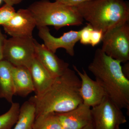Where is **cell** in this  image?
<instances>
[{
  "mask_svg": "<svg viewBox=\"0 0 129 129\" xmlns=\"http://www.w3.org/2000/svg\"><path fill=\"white\" fill-rule=\"evenodd\" d=\"M104 33L101 30L93 29L91 32L90 45L94 47L102 40Z\"/></svg>",
  "mask_w": 129,
  "mask_h": 129,
  "instance_id": "obj_21",
  "label": "cell"
},
{
  "mask_svg": "<svg viewBox=\"0 0 129 129\" xmlns=\"http://www.w3.org/2000/svg\"><path fill=\"white\" fill-rule=\"evenodd\" d=\"M122 70L125 77L129 79V63L127 62L122 67Z\"/></svg>",
  "mask_w": 129,
  "mask_h": 129,
  "instance_id": "obj_24",
  "label": "cell"
},
{
  "mask_svg": "<svg viewBox=\"0 0 129 129\" xmlns=\"http://www.w3.org/2000/svg\"><path fill=\"white\" fill-rule=\"evenodd\" d=\"M73 68L80 79V92L83 103L90 107L97 106L106 96L104 90L96 81L90 78L84 70L81 73L75 65H73Z\"/></svg>",
  "mask_w": 129,
  "mask_h": 129,
  "instance_id": "obj_10",
  "label": "cell"
},
{
  "mask_svg": "<svg viewBox=\"0 0 129 129\" xmlns=\"http://www.w3.org/2000/svg\"><path fill=\"white\" fill-rule=\"evenodd\" d=\"M102 50L121 63L129 60L128 22L118 24L103 34Z\"/></svg>",
  "mask_w": 129,
  "mask_h": 129,
  "instance_id": "obj_5",
  "label": "cell"
},
{
  "mask_svg": "<svg viewBox=\"0 0 129 129\" xmlns=\"http://www.w3.org/2000/svg\"><path fill=\"white\" fill-rule=\"evenodd\" d=\"M93 29L103 33L129 21L128 3L124 0H92L75 7Z\"/></svg>",
  "mask_w": 129,
  "mask_h": 129,
  "instance_id": "obj_3",
  "label": "cell"
},
{
  "mask_svg": "<svg viewBox=\"0 0 129 129\" xmlns=\"http://www.w3.org/2000/svg\"><path fill=\"white\" fill-rule=\"evenodd\" d=\"M38 29L39 36L44 41V45L48 50L55 53L57 49L62 48L66 50L69 55H74V47L80 40L81 30H71L64 33L60 37H56L52 35L47 26Z\"/></svg>",
  "mask_w": 129,
  "mask_h": 129,
  "instance_id": "obj_8",
  "label": "cell"
},
{
  "mask_svg": "<svg viewBox=\"0 0 129 129\" xmlns=\"http://www.w3.org/2000/svg\"><path fill=\"white\" fill-rule=\"evenodd\" d=\"M35 56L52 77L61 75L69 68V64L59 58L44 44L35 42Z\"/></svg>",
  "mask_w": 129,
  "mask_h": 129,
  "instance_id": "obj_11",
  "label": "cell"
},
{
  "mask_svg": "<svg viewBox=\"0 0 129 129\" xmlns=\"http://www.w3.org/2000/svg\"><path fill=\"white\" fill-rule=\"evenodd\" d=\"M3 1L5 2L6 4L13 6L14 5L20 4L24 0H3Z\"/></svg>",
  "mask_w": 129,
  "mask_h": 129,
  "instance_id": "obj_25",
  "label": "cell"
},
{
  "mask_svg": "<svg viewBox=\"0 0 129 129\" xmlns=\"http://www.w3.org/2000/svg\"><path fill=\"white\" fill-rule=\"evenodd\" d=\"M13 68V66L7 61H0V99H5L11 104L14 95Z\"/></svg>",
  "mask_w": 129,
  "mask_h": 129,
  "instance_id": "obj_15",
  "label": "cell"
},
{
  "mask_svg": "<svg viewBox=\"0 0 129 129\" xmlns=\"http://www.w3.org/2000/svg\"><path fill=\"white\" fill-rule=\"evenodd\" d=\"M27 8L35 18L37 28L50 25L58 30L65 26H80L84 21L75 7L56 1L41 0L33 3Z\"/></svg>",
  "mask_w": 129,
  "mask_h": 129,
  "instance_id": "obj_4",
  "label": "cell"
},
{
  "mask_svg": "<svg viewBox=\"0 0 129 129\" xmlns=\"http://www.w3.org/2000/svg\"><path fill=\"white\" fill-rule=\"evenodd\" d=\"M20 108L18 103L13 102L9 110L0 115V129H12L17 120Z\"/></svg>",
  "mask_w": 129,
  "mask_h": 129,
  "instance_id": "obj_18",
  "label": "cell"
},
{
  "mask_svg": "<svg viewBox=\"0 0 129 129\" xmlns=\"http://www.w3.org/2000/svg\"><path fill=\"white\" fill-rule=\"evenodd\" d=\"M32 129H64L56 114L50 113L36 117Z\"/></svg>",
  "mask_w": 129,
  "mask_h": 129,
  "instance_id": "obj_17",
  "label": "cell"
},
{
  "mask_svg": "<svg viewBox=\"0 0 129 129\" xmlns=\"http://www.w3.org/2000/svg\"><path fill=\"white\" fill-rule=\"evenodd\" d=\"M93 28L89 24H86V26L81 30L80 41L81 44L84 45L90 44L91 32Z\"/></svg>",
  "mask_w": 129,
  "mask_h": 129,
  "instance_id": "obj_20",
  "label": "cell"
},
{
  "mask_svg": "<svg viewBox=\"0 0 129 129\" xmlns=\"http://www.w3.org/2000/svg\"><path fill=\"white\" fill-rule=\"evenodd\" d=\"M80 85V79L76 72L69 68L55 78L44 93L29 99L35 107L36 117L50 113L67 112L76 108L83 103Z\"/></svg>",
  "mask_w": 129,
  "mask_h": 129,
  "instance_id": "obj_1",
  "label": "cell"
},
{
  "mask_svg": "<svg viewBox=\"0 0 129 129\" xmlns=\"http://www.w3.org/2000/svg\"><path fill=\"white\" fill-rule=\"evenodd\" d=\"M2 26L5 32L12 37H33L36 24L32 13L27 8L16 12L11 20Z\"/></svg>",
  "mask_w": 129,
  "mask_h": 129,
  "instance_id": "obj_9",
  "label": "cell"
},
{
  "mask_svg": "<svg viewBox=\"0 0 129 129\" xmlns=\"http://www.w3.org/2000/svg\"><path fill=\"white\" fill-rule=\"evenodd\" d=\"M91 113L94 129H116L127 122L121 109L107 96L91 108Z\"/></svg>",
  "mask_w": 129,
  "mask_h": 129,
  "instance_id": "obj_7",
  "label": "cell"
},
{
  "mask_svg": "<svg viewBox=\"0 0 129 129\" xmlns=\"http://www.w3.org/2000/svg\"><path fill=\"white\" fill-rule=\"evenodd\" d=\"M12 74L14 95L25 97L34 92V85L28 69L24 67L13 66Z\"/></svg>",
  "mask_w": 129,
  "mask_h": 129,
  "instance_id": "obj_14",
  "label": "cell"
},
{
  "mask_svg": "<svg viewBox=\"0 0 129 129\" xmlns=\"http://www.w3.org/2000/svg\"><path fill=\"white\" fill-rule=\"evenodd\" d=\"M116 129H120V128H119V127H118Z\"/></svg>",
  "mask_w": 129,
  "mask_h": 129,
  "instance_id": "obj_28",
  "label": "cell"
},
{
  "mask_svg": "<svg viewBox=\"0 0 129 129\" xmlns=\"http://www.w3.org/2000/svg\"><path fill=\"white\" fill-rule=\"evenodd\" d=\"M34 104L28 100L20 107L16 125L13 129H32L35 119Z\"/></svg>",
  "mask_w": 129,
  "mask_h": 129,
  "instance_id": "obj_16",
  "label": "cell"
},
{
  "mask_svg": "<svg viewBox=\"0 0 129 129\" xmlns=\"http://www.w3.org/2000/svg\"><path fill=\"white\" fill-rule=\"evenodd\" d=\"M35 40L33 37L7 39L3 50V60L14 67L29 68L35 57Z\"/></svg>",
  "mask_w": 129,
  "mask_h": 129,
  "instance_id": "obj_6",
  "label": "cell"
},
{
  "mask_svg": "<svg viewBox=\"0 0 129 129\" xmlns=\"http://www.w3.org/2000/svg\"><path fill=\"white\" fill-rule=\"evenodd\" d=\"M121 63L98 48L88 68L106 96L119 108L126 109L128 112L129 80L123 73Z\"/></svg>",
  "mask_w": 129,
  "mask_h": 129,
  "instance_id": "obj_2",
  "label": "cell"
},
{
  "mask_svg": "<svg viewBox=\"0 0 129 129\" xmlns=\"http://www.w3.org/2000/svg\"><path fill=\"white\" fill-rule=\"evenodd\" d=\"M82 129H94L93 126H92V123L86 126L84 128Z\"/></svg>",
  "mask_w": 129,
  "mask_h": 129,
  "instance_id": "obj_26",
  "label": "cell"
},
{
  "mask_svg": "<svg viewBox=\"0 0 129 129\" xmlns=\"http://www.w3.org/2000/svg\"><path fill=\"white\" fill-rule=\"evenodd\" d=\"M56 113L64 129H82L92 123L91 108L83 103L72 111Z\"/></svg>",
  "mask_w": 129,
  "mask_h": 129,
  "instance_id": "obj_12",
  "label": "cell"
},
{
  "mask_svg": "<svg viewBox=\"0 0 129 129\" xmlns=\"http://www.w3.org/2000/svg\"><path fill=\"white\" fill-rule=\"evenodd\" d=\"M6 39V36L3 35L0 29V61L3 60V50Z\"/></svg>",
  "mask_w": 129,
  "mask_h": 129,
  "instance_id": "obj_23",
  "label": "cell"
},
{
  "mask_svg": "<svg viewBox=\"0 0 129 129\" xmlns=\"http://www.w3.org/2000/svg\"><path fill=\"white\" fill-rule=\"evenodd\" d=\"M91 1L92 0H56V1L64 5L73 7H76L81 3Z\"/></svg>",
  "mask_w": 129,
  "mask_h": 129,
  "instance_id": "obj_22",
  "label": "cell"
},
{
  "mask_svg": "<svg viewBox=\"0 0 129 129\" xmlns=\"http://www.w3.org/2000/svg\"><path fill=\"white\" fill-rule=\"evenodd\" d=\"M16 13L13 6L5 4L0 8V25H3L7 23Z\"/></svg>",
  "mask_w": 129,
  "mask_h": 129,
  "instance_id": "obj_19",
  "label": "cell"
},
{
  "mask_svg": "<svg viewBox=\"0 0 129 129\" xmlns=\"http://www.w3.org/2000/svg\"><path fill=\"white\" fill-rule=\"evenodd\" d=\"M2 1L3 0H0V4H1V3L2 2Z\"/></svg>",
  "mask_w": 129,
  "mask_h": 129,
  "instance_id": "obj_27",
  "label": "cell"
},
{
  "mask_svg": "<svg viewBox=\"0 0 129 129\" xmlns=\"http://www.w3.org/2000/svg\"><path fill=\"white\" fill-rule=\"evenodd\" d=\"M34 88L36 95L44 93L53 83V78L35 57L28 69Z\"/></svg>",
  "mask_w": 129,
  "mask_h": 129,
  "instance_id": "obj_13",
  "label": "cell"
}]
</instances>
